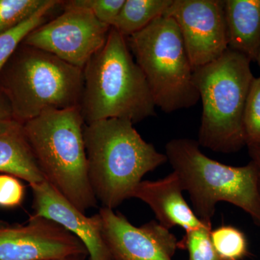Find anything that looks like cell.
Returning a JSON list of instances; mask_svg holds the SVG:
<instances>
[{"label":"cell","instance_id":"obj_12","mask_svg":"<svg viewBox=\"0 0 260 260\" xmlns=\"http://www.w3.org/2000/svg\"><path fill=\"white\" fill-rule=\"evenodd\" d=\"M30 186L34 215L55 222L78 238L86 248L89 260H114L103 237L99 213L87 216L47 181Z\"/></svg>","mask_w":260,"mask_h":260},{"label":"cell","instance_id":"obj_25","mask_svg":"<svg viewBox=\"0 0 260 260\" xmlns=\"http://www.w3.org/2000/svg\"><path fill=\"white\" fill-rule=\"evenodd\" d=\"M11 109L9 103L4 95L0 93V121L12 119Z\"/></svg>","mask_w":260,"mask_h":260},{"label":"cell","instance_id":"obj_16","mask_svg":"<svg viewBox=\"0 0 260 260\" xmlns=\"http://www.w3.org/2000/svg\"><path fill=\"white\" fill-rule=\"evenodd\" d=\"M174 0H125L112 28L127 38L162 16Z\"/></svg>","mask_w":260,"mask_h":260},{"label":"cell","instance_id":"obj_11","mask_svg":"<svg viewBox=\"0 0 260 260\" xmlns=\"http://www.w3.org/2000/svg\"><path fill=\"white\" fill-rule=\"evenodd\" d=\"M103 237L114 260H172L178 241L169 230L157 222L140 227L130 223L114 210H99Z\"/></svg>","mask_w":260,"mask_h":260},{"label":"cell","instance_id":"obj_22","mask_svg":"<svg viewBox=\"0 0 260 260\" xmlns=\"http://www.w3.org/2000/svg\"><path fill=\"white\" fill-rule=\"evenodd\" d=\"M125 0H68L64 6L83 8L90 11L102 23L112 27Z\"/></svg>","mask_w":260,"mask_h":260},{"label":"cell","instance_id":"obj_9","mask_svg":"<svg viewBox=\"0 0 260 260\" xmlns=\"http://www.w3.org/2000/svg\"><path fill=\"white\" fill-rule=\"evenodd\" d=\"M164 15L179 26L193 70L216 60L229 49L224 0H174Z\"/></svg>","mask_w":260,"mask_h":260},{"label":"cell","instance_id":"obj_20","mask_svg":"<svg viewBox=\"0 0 260 260\" xmlns=\"http://www.w3.org/2000/svg\"><path fill=\"white\" fill-rule=\"evenodd\" d=\"M50 0H0V35L37 13Z\"/></svg>","mask_w":260,"mask_h":260},{"label":"cell","instance_id":"obj_27","mask_svg":"<svg viewBox=\"0 0 260 260\" xmlns=\"http://www.w3.org/2000/svg\"><path fill=\"white\" fill-rule=\"evenodd\" d=\"M256 62L259 64V69H260V50L259 51V54H258L257 58H256Z\"/></svg>","mask_w":260,"mask_h":260},{"label":"cell","instance_id":"obj_24","mask_svg":"<svg viewBox=\"0 0 260 260\" xmlns=\"http://www.w3.org/2000/svg\"><path fill=\"white\" fill-rule=\"evenodd\" d=\"M249 155L254 165L256 172V184H257V190L260 198V148L256 147H248Z\"/></svg>","mask_w":260,"mask_h":260},{"label":"cell","instance_id":"obj_21","mask_svg":"<svg viewBox=\"0 0 260 260\" xmlns=\"http://www.w3.org/2000/svg\"><path fill=\"white\" fill-rule=\"evenodd\" d=\"M246 145L260 148V77L254 78L246 103L244 119Z\"/></svg>","mask_w":260,"mask_h":260},{"label":"cell","instance_id":"obj_3","mask_svg":"<svg viewBox=\"0 0 260 260\" xmlns=\"http://www.w3.org/2000/svg\"><path fill=\"white\" fill-rule=\"evenodd\" d=\"M80 107L47 109L23 124L46 181L80 211L96 207L84 142Z\"/></svg>","mask_w":260,"mask_h":260},{"label":"cell","instance_id":"obj_6","mask_svg":"<svg viewBox=\"0 0 260 260\" xmlns=\"http://www.w3.org/2000/svg\"><path fill=\"white\" fill-rule=\"evenodd\" d=\"M166 155L190 198L193 211L203 223H211L219 202L235 205L260 227V198L253 162L244 167L225 165L202 153L198 141L174 139Z\"/></svg>","mask_w":260,"mask_h":260},{"label":"cell","instance_id":"obj_10","mask_svg":"<svg viewBox=\"0 0 260 260\" xmlns=\"http://www.w3.org/2000/svg\"><path fill=\"white\" fill-rule=\"evenodd\" d=\"M86 256L83 243L59 224L32 215L25 223L0 220V260H51Z\"/></svg>","mask_w":260,"mask_h":260},{"label":"cell","instance_id":"obj_4","mask_svg":"<svg viewBox=\"0 0 260 260\" xmlns=\"http://www.w3.org/2000/svg\"><path fill=\"white\" fill-rule=\"evenodd\" d=\"M83 69L22 43L0 72V93L25 124L47 109L80 107Z\"/></svg>","mask_w":260,"mask_h":260},{"label":"cell","instance_id":"obj_19","mask_svg":"<svg viewBox=\"0 0 260 260\" xmlns=\"http://www.w3.org/2000/svg\"><path fill=\"white\" fill-rule=\"evenodd\" d=\"M211 231V223H204L199 228L185 231L182 239L177 243V248L188 251V260H224L214 248Z\"/></svg>","mask_w":260,"mask_h":260},{"label":"cell","instance_id":"obj_26","mask_svg":"<svg viewBox=\"0 0 260 260\" xmlns=\"http://www.w3.org/2000/svg\"><path fill=\"white\" fill-rule=\"evenodd\" d=\"M88 259L86 256H69V257L61 258V259H51V260H87Z\"/></svg>","mask_w":260,"mask_h":260},{"label":"cell","instance_id":"obj_23","mask_svg":"<svg viewBox=\"0 0 260 260\" xmlns=\"http://www.w3.org/2000/svg\"><path fill=\"white\" fill-rule=\"evenodd\" d=\"M25 188L20 179L0 174V208L12 209L23 204Z\"/></svg>","mask_w":260,"mask_h":260},{"label":"cell","instance_id":"obj_7","mask_svg":"<svg viewBox=\"0 0 260 260\" xmlns=\"http://www.w3.org/2000/svg\"><path fill=\"white\" fill-rule=\"evenodd\" d=\"M126 39L155 107L170 114L198 104L200 98L194 70L174 19L162 15Z\"/></svg>","mask_w":260,"mask_h":260},{"label":"cell","instance_id":"obj_1","mask_svg":"<svg viewBox=\"0 0 260 260\" xmlns=\"http://www.w3.org/2000/svg\"><path fill=\"white\" fill-rule=\"evenodd\" d=\"M126 119H103L85 124L84 142L90 185L102 208L114 210L148 172L168 161Z\"/></svg>","mask_w":260,"mask_h":260},{"label":"cell","instance_id":"obj_5","mask_svg":"<svg viewBox=\"0 0 260 260\" xmlns=\"http://www.w3.org/2000/svg\"><path fill=\"white\" fill-rule=\"evenodd\" d=\"M246 56L228 49L218 59L194 70L203 104L198 143L222 153L246 145L244 119L254 80Z\"/></svg>","mask_w":260,"mask_h":260},{"label":"cell","instance_id":"obj_8","mask_svg":"<svg viewBox=\"0 0 260 260\" xmlns=\"http://www.w3.org/2000/svg\"><path fill=\"white\" fill-rule=\"evenodd\" d=\"M60 6V15L32 30L22 43L83 69L105 45L112 27L99 21L88 10L61 3Z\"/></svg>","mask_w":260,"mask_h":260},{"label":"cell","instance_id":"obj_13","mask_svg":"<svg viewBox=\"0 0 260 260\" xmlns=\"http://www.w3.org/2000/svg\"><path fill=\"white\" fill-rule=\"evenodd\" d=\"M180 179L176 172L158 181H142L132 192L131 198L144 202L165 229L181 226L185 231L203 225L184 199Z\"/></svg>","mask_w":260,"mask_h":260},{"label":"cell","instance_id":"obj_18","mask_svg":"<svg viewBox=\"0 0 260 260\" xmlns=\"http://www.w3.org/2000/svg\"><path fill=\"white\" fill-rule=\"evenodd\" d=\"M212 242L215 251L224 260H242L247 254L245 235L239 229L223 225L212 230Z\"/></svg>","mask_w":260,"mask_h":260},{"label":"cell","instance_id":"obj_15","mask_svg":"<svg viewBox=\"0 0 260 260\" xmlns=\"http://www.w3.org/2000/svg\"><path fill=\"white\" fill-rule=\"evenodd\" d=\"M229 49L256 61L260 50V0H224Z\"/></svg>","mask_w":260,"mask_h":260},{"label":"cell","instance_id":"obj_2","mask_svg":"<svg viewBox=\"0 0 260 260\" xmlns=\"http://www.w3.org/2000/svg\"><path fill=\"white\" fill-rule=\"evenodd\" d=\"M83 71L80 107L85 124L112 118L135 124L156 114L148 84L126 38L112 27L105 45Z\"/></svg>","mask_w":260,"mask_h":260},{"label":"cell","instance_id":"obj_14","mask_svg":"<svg viewBox=\"0 0 260 260\" xmlns=\"http://www.w3.org/2000/svg\"><path fill=\"white\" fill-rule=\"evenodd\" d=\"M0 173L30 185L46 181L25 135L23 124L13 118L0 121Z\"/></svg>","mask_w":260,"mask_h":260},{"label":"cell","instance_id":"obj_17","mask_svg":"<svg viewBox=\"0 0 260 260\" xmlns=\"http://www.w3.org/2000/svg\"><path fill=\"white\" fill-rule=\"evenodd\" d=\"M60 0H50L37 13L19 24L15 28L0 35V72L13 53L32 30L47 22V17L56 7L60 6Z\"/></svg>","mask_w":260,"mask_h":260}]
</instances>
